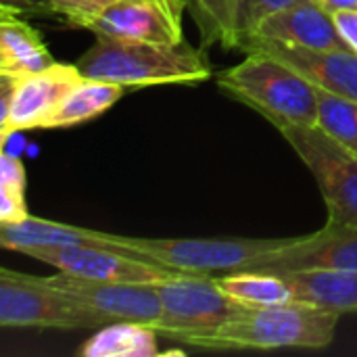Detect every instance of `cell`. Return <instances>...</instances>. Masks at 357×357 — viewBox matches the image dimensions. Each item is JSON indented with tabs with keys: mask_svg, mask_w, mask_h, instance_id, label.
I'll return each mask as SVG.
<instances>
[{
	"mask_svg": "<svg viewBox=\"0 0 357 357\" xmlns=\"http://www.w3.org/2000/svg\"><path fill=\"white\" fill-rule=\"evenodd\" d=\"M343 314L291 301L282 305L245 307L226 324L186 335L176 343L199 349H324L335 341Z\"/></svg>",
	"mask_w": 357,
	"mask_h": 357,
	"instance_id": "1",
	"label": "cell"
},
{
	"mask_svg": "<svg viewBox=\"0 0 357 357\" xmlns=\"http://www.w3.org/2000/svg\"><path fill=\"white\" fill-rule=\"evenodd\" d=\"M75 65L84 77L126 88L199 84L213 73L207 54L186 40L180 44H153L96 36V42Z\"/></svg>",
	"mask_w": 357,
	"mask_h": 357,
	"instance_id": "2",
	"label": "cell"
},
{
	"mask_svg": "<svg viewBox=\"0 0 357 357\" xmlns=\"http://www.w3.org/2000/svg\"><path fill=\"white\" fill-rule=\"evenodd\" d=\"M215 82L226 94L261 113L278 130L318 126L316 86L270 54L247 52L241 63L218 71Z\"/></svg>",
	"mask_w": 357,
	"mask_h": 357,
	"instance_id": "3",
	"label": "cell"
},
{
	"mask_svg": "<svg viewBox=\"0 0 357 357\" xmlns=\"http://www.w3.org/2000/svg\"><path fill=\"white\" fill-rule=\"evenodd\" d=\"M132 253L184 274H230L287 247L293 238H138L113 234Z\"/></svg>",
	"mask_w": 357,
	"mask_h": 357,
	"instance_id": "4",
	"label": "cell"
},
{
	"mask_svg": "<svg viewBox=\"0 0 357 357\" xmlns=\"http://www.w3.org/2000/svg\"><path fill=\"white\" fill-rule=\"evenodd\" d=\"M280 134L312 172L326 203V224L357 230L356 153L339 144L318 126H287Z\"/></svg>",
	"mask_w": 357,
	"mask_h": 357,
	"instance_id": "5",
	"label": "cell"
},
{
	"mask_svg": "<svg viewBox=\"0 0 357 357\" xmlns=\"http://www.w3.org/2000/svg\"><path fill=\"white\" fill-rule=\"evenodd\" d=\"M157 291L161 299V320L155 324V331L172 341L218 328L247 307L218 284V276L182 272L157 282Z\"/></svg>",
	"mask_w": 357,
	"mask_h": 357,
	"instance_id": "6",
	"label": "cell"
},
{
	"mask_svg": "<svg viewBox=\"0 0 357 357\" xmlns=\"http://www.w3.org/2000/svg\"><path fill=\"white\" fill-rule=\"evenodd\" d=\"M0 324L4 328H100L94 316L46 278L0 270Z\"/></svg>",
	"mask_w": 357,
	"mask_h": 357,
	"instance_id": "7",
	"label": "cell"
},
{
	"mask_svg": "<svg viewBox=\"0 0 357 357\" xmlns=\"http://www.w3.org/2000/svg\"><path fill=\"white\" fill-rule=\"evenodd\" d=\"M46 280L61 293L79 301L100 328L115 322H138L155 328L161 320L157 282H107L63 272Z\"/></svg>",
	"mask_w": 357,
	"mask_h": 357,
	"instance_id": "8",
	"label": "cell"
},
{
	"mask_svg": "<svg viewBox=\"0 0 357 357\" xmlns=\"http://www.w3.org/2000/svg\"><path fill=\"white\" fill-rule=\"evenodd\" d=\"M23 255L52 266L63 274L107 282H161L182 272L128 251H113L92 245L31 247Z\"/></svg>",
	"mask_w": 357,
	"mask_h": 357,
	"instance_id": "9",
	"label": "cell"
},
{
	"mask_svg": "<svg viewBox=\"0 0 357 357\" xmlns=\"http://www.w3.org/2000/svg\"><path fill=\"white\" fill-rule=\"evenodd\" d=\"M357 272V230L326 224L322 230L293 238L287 247L268 253L238 272Z\"/></svg>",
	"mask_w": 357,
	"mask_h": 357,
	"instance_id": "10",
	"label": "cell"
},
{
	"mask_svg": "<svg viewBox=\"0 0 357 357\" xmlns=\"http://www.w3.org/2000/svg\"><path fill=\"white\" fill-rule=\"evenodd\" d=\"M82 77L77 65L67 63H54L48 69L15 77L8 111L0 115V142H6L15 132L44 130L65 94Z\"/></svg>",
	"mask_w": 357,
	"mask_h": 357,
	"instance_id": "11",
	"label": "cell"
},
{
	"mask_svg": "<svg viewBox=\"0 0 357 357\" xmlns=\"http://www.w3.org/2000/svg\"><path fill=\"white\" fill-rule=\"evenodd\" d=\"M186 0H115L90 25L94 36L180 44Z\"/></svg>",
	"mask_w": 357,
	"mask_h": 357,
	"instance_id": "12",
	"label": "cell"
},
{
	"mask_svg": "<svg viewBox=\"0 0 357 357\" xmlns=\"http://www.w3.org/2000/svg\"><path fill=\"white\" fill-rule=\"evenodd\" d=\"M238 50H243L245 54H270L293 67L301 77H305L316 88L357 100V54H354L351 50H314L259 36H247L238 44Z\"/></svg>",
	"mask_w": 357,
	"mask_h": 357,
	"instance_id": "13",
	"label": "cell"
},
{
	"mask_svg": "<svg viewBox=\"0 0 357 357\" xmlns=\"http://www.w3.org/2000/svg\"><path fill=\"white\" fill-rule=\"evenodd\" d=\"M251 36L314 50H349L335 27L333 15L316 0L299 2L274 13Z\"/></svg>",
	"mask_w": 357,
	"mask_h": 357,
	"instance_id": "14",
	"label": "cell"
},
{
	"mask_svg": "<svg viewBox=\"0 0 357 357\" xmlns=\"http://www.w3.org/2000/svg\"><path fill=\"white\" fill-rule=\"evenodd\" d=\"M0 245L4 249L19 251V253L31 247H67V245H92V247H107L113 251H128L119 247L113 234L109 232L77 228L71 224H61L33 215H27L25 220L13 224H0Z\"/></svg>",
	"mask_w": 357,
	"mask_h": 357,
	"instance_id": "15",
	"label": "cell"
},
{
	"mask_svg": "<svg viewBox=\"0 0 357 357\" xmlns=\"http://www.w3.org/2000/svg\"><path fill=\"white\" fill-rule=\"evenodd\" d=\"M54 63L40 31L21 19L19 13L0 8V73L21 77L48 69Z\"/></svg>",
	"mask_w": 357,
	"mask_h": 357,
	"instance_id": "16",
	"label": "cell"
},
{
	"mask_svg": "<svg viewBox=\"0 0 357 357\" xmlns=\"http://www.w3.org/2000/svg\"><path fill=\"white\" fill-rule=\"evenodd\" d=\"M295 295V301L320 305L339 314L357 312V272H293L282 274Z\"/></svg>",
	"mask_w": 357,
	"mask_h": 357,
	"instance_id": "17",
	"label": "cell"
},
{
	"mask_svg": "<svg viewBox=\"0 0 357 357\" xmlns=\"http://www.w3.org/2000/svg\"><path fill=\"white\" fill-rule=\"evenodd\" d=\"M126 86L100 82L92 77H82L63 98L59 109L46 121L44 130H61L75 128L79 123L92 121L98 115L107 113L121 96L126 94Z\"/></svg>",
	"mask_w": 357,
	"mask_h": 357,
	"instance_id": "18",
	"label": "cell"
},
{
	"mask_svg": "<svg viewBox=\"0 0 357 357\" xmlns=\"http://www.w3.org/2000/svg\"><path fill=\"white\" fill-rule=\"evenodd\" d=\"M157 331L138 322H115L96 331L79 349L82 357H155L159 356Z\"/></svg>",
	"mask_w": 357,
	"mask_h": 357,
	"instance_id": "19",
	"label": "cell"
},
{
	"mask_svg": "<svg viewBox=\"0 0 357 357\" xmlns=\"http://www.w3.org/2000/svg\"><path fill=\"white\" fill-rule=\"evenodd\" d=\"M218 284L247 307L282 305L295 301L293 289L284 276L266 272H230L218 276Z\"/></svg>",
	"mask_w": 357,
	"mask_h": 357,
	"instance_id": "20",
	"label": "cell"
},
{
	"mask_svg": "<svg viewBox=\"0 0 357 357\" xmlns=\"http://www.w3.org/2000/svg\"><path fill=\"white\" fill-rule=\"evenodd\" d=\"M318 128L357 155V100L316 88Z\"/></svg>",
	"mask_w": 357,
	"mask_h": 357,
	"instance_id": "21",
	"label": "cell"
},
{
	"mask_svg": "<svg viewBox=\"0 0 357 357\" xmlns=\"http://www.w3.org/2000/svg\"><path fill=\"white\" fill-rule=\"evenodd\" d=\"M307 0H230V15H228V33L222 46L238 48V44L255 33L259 25L278 10L295 6Z\"/></svg>",
	"mask_w": 357,
	"mask_h": 357,
	"instance_id": "22",
	"label": "cell"
},
{
	"mask_svg": "<svg viewBox=\"0 0 357 357\" xmlns=\"http://www.w3.org/2000/svg\"><path fill=\"white\" fill-rule=\"evenodd\" d=\"M195 17L199 27L203 29L207 42L218 40L224 44L228 33V15H230V0H192Z\"/></svg>",
	"mask_w": 357,
	"mask_h": 357,
	"instance_id": "23",
	"label": "cell"
},
{
	"mask_svg": "<svg viewBox=\"0 0 357 357\" xmlns=\"http://www.w3.org/2000/svg\"><path fill=\"white\" fill-rule=\"evenodd\" d=\"M54 15L63 17L69 25L90 29L96 17L115 0H48Z\"/></svg>",
	"mask_w": 357,
	"mask_h": 357,
	"instance_id": "24",
	"label": "cell"
},
{
	"mask_svg": "<svg viewBox=\"0 0 357 357\" xmlns=\"http://www.w3.org/2000/svg\"><path fill=\"white\" fill-rule=\"evenodd\" d=\"M25 184H27V178H25V167L21 159L8 153H2L0 155V190L25 197Z\"/></svg>",
	"mask_w": 357,
	"mask_h": 357,
	"instance_id": "25",
	"label": "cell"
},
{
	"mask_svg": "<svg viewBox=\"0 0 357 357\" xmlns=\"http://www.w3.org/2000/svg\"><path fill=\"white\" fill-rule=\"evenodd\" d=\"M333 21H335V27H337L341 40L345 42V46L354 54H357V10L333 13Z\"/></svg>",
	"mask_w": 357,
	"mask_h": 357,
	"instance_id": "26",
	"label": "cell"
},
{
	"mask_svg": "<svg viewBox=\"0 0 357 357\" xmlns=\"http://www.w3.org/2000/svg\"><path fill=\"white\" fill-rule=\"evenodd\" d=\"M0 8L15 10L19 15H54L48 0H0Z\"/></svg>",
	"mask_w": 357,
	"mask_h": 357,
	"instance_id": "27",
	"label": "cell"
},
{
	"mask_svg": "<svg viewBox=\"0 0 357 357\" xmlns=\"http://www.w3.org/2000/svg\"><path fill=\"white\" fill-rule=\"evenodd\" d=\"M324 10L341 13V10H357V0H316Z\"/></svg>",
	"mask_w": 357,
	"mask_h": 357,
	"instance_id": "28",
	"label": "cell"
}]
</instances>
